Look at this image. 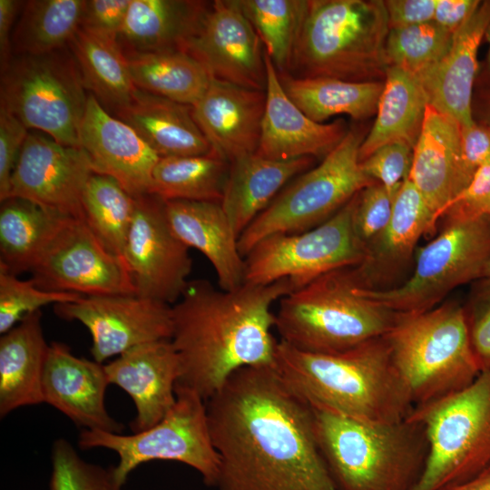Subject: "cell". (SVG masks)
<instances>
[{"label":"cell","mask_w":490,"mask_h":490,"mask_svg":"<svg viewBox=\"0 0 490 490\" xmlns=\"http://www.w3.org/2000/svg\"><path fill=\"white\" fill-rule=\"evenodd\" d=\"M219 490H339L311 408L275 367L243 368L206 401Z\"/></svg>","instance_id":"cell-1"},{"label":"cell","mask_w":490,"mask_h":490,"mask_svg":"<svg viewBox=\"0 0 490 490\" xmlns=\"http://www.w3.org/2000/svg\"><path fill=\"white\" fill-rule=\"evenodd\" d=\"M294 290L286 279L269 285L244 283L234 290L206 279L189 281L172 308L171 341L181 376L177 384L205 401L243 368L275 367L278 341L273 304Z\"/></svg>","instance_id":"cell-2"},{"label":"cell","mask_w":490,"mask_h":490,"mask_svg":"<svg viewBox=\"0 0 490 490\" xmlns=\"http://www.w3.org/2000/svg\"><path fill=\"white\" fill-rule=\"evenodd\" d=\"M275 368L309 407L373 422L405 419L414 404L384 337L338 353L278 341Z\"/></svg>","instance_id":"cell-3"},{"label":"cell","mask_w":490,"mask_h":490,"mask_svg":"<svg viewBox=\"0 0 490 490\" xmlns=\"http://www.w3.org/2000/svg\"><path fill=\"white\" fill-rule=\"evenodd\" d=\"M311 412L319 449L339 490L415 487L428 455L421 424L408 416L373 422L314 408Z\"/></svg>","instance_id":"cell-4"},{"label":"cell","mask_w":490,"mask_h":490,"mask_svg":"<svg viewBox=\"0 0 490 490\" xmlns=\"http://www.w3.org/2000/svg\"><path fill=\"white\" fill-rule=\"evenodd\" d=\"M388 31L384 1L305 0L289 71L296 77L381 81Z\"/></svg>","instance_id":"cell-5"},{"label":"cell","mask_w":490,"mask_h":490,"mask_svg":"<svg viewBox=\"0 0 490 490\" xmlns=\"http://www.w3.org/2000/svg\"><path fill=\"white\" fill-rule=\"evenodd\" d=\"M355 266L328 272L279 300L275 328L281 341L302 351L338 353L387 333L397 313L363 295Z\"/></svg>","instance_id":"cell-6"},{"label":"cell","mask_w":490,"mask_h":490,"mask_svg":"<svg viewBox=\"0 0 490 490\" xmlns=\"http://www.w3.org/2000/svg\"><path fill=\"white\" fill-rule=\"evenodd\" d=\"M384 338L414 407L462 390L481 373L464 307L456 301L397 313Z\"/></svg>","instance_id":"cell-7"},{"label":"cell","mask_w":490,"mask_h":490,"mask_svg":"<svg viewBox=\"0 0 490 490\" xmlns=\"http://www.w3.org/2000/svg\"><path fill=\"white\" fill-rule=\"evenodd\" d=\"M409 418L425 429L428 455L412 490H444L490 463V370L466 387L413 407Z\"/></svg>","instance_id":"cell-8"},{"label":"cell","mask_w":490,"mask_h":490,"mask_svg":"<svg viewBox=\"0 0 490 490\" xmlns=\"http://www.w3.org/2000/svg\"><path fill=\"white\" fill-rule=\"evenodd\" d=\"M176 401L154 426L132 435L83 429L82 449L114 451L118 465L111 468L113 490H121L129 474L152 460L176 461L198 471L208 486H215L220 471L219 455L209 427L206 401L187 387L176 385Z\"/></svg>","instance_id":"cell-9"},{"label":"cell","mask_w":490,"mask_h":490,"mask_svg":"<svg viewBox=\"0 0 490 490\" xmlns=\"http://www.w3.org/2000/svg\"><path fill=\"white\" fill-rule=\"evenodd\" d=\"M362 141L358 131H348L318 166L293 179L240 234V254L245 258L270 235L302 232L322 224L374 183L360 167Z\"/></svg>","instance_id":"cell-10"},{"label":"cell","mask_w":490,"mask_h":490,"mask_svg":"<svg viewBox=\"0 0 490 490\" xmlns=\"http://www.w3.org/2000/svg\"><path fill=\"white\" fill-rule=\"evenodd\" d=\"M1 106L27 128L79 148L88 94L72 52L19 54L1 71Z\"/></svg>","instance_id":"cell-11"},{"label":"cell","mask_w":490,"mask_h":490,"mask_svg":"<svg viewBox=\"0 0 490 490\" xmlns=\"http://www.w3.org/2000/svg\"><path fill=\"white\" fill-rule=\"evenodd\" d=\"M490 262V215L449 220L421 248L412 275L390 289L365 287L367 298L397 313L434 309L456 288L484 277Z\"/></svg>","instance_id":"cell-12"},{"label":"cell","mask_w":490,"mask_h":490,"mask_svg":"<svg viewBox=\"0 0 490 490\" xmlns=\"http://www.w3.org/2000/svg\"><path fill=\"white\" fill-rule=\"evenodd\" d=\"M357 196L311 230L260 240L244 258V283L269 285L286 279L295 290L328 272L359 264L366 250L353 225Z\"/></svg>","instance_id":"cell-13"},{"label":"cell","mask_w":490,"mask_h":490,"mask_svg":"<svg viewBox=\"0 0 490 490\" xmlns=\"http://www.w3.org/2000/svg\"><path fill=\"white\" fill-rule=\"evenodd\" d=\"M30 271L36 285L49 291L84 297L136 295L124 260L80 219L68 220Z\"/></svg>","instance_id":"cell-14"},{"label":"cell","mask_w":490,"mask_h":490,"mask_svg":"<svg viewBox=\"0 0 490 490\" xmlns=\"http://www.w3.org/2000/svg\"><path fill=\"white\" fill-rule=\"evenodd\" d=\"M189 250L171 230L163 201L153 194L135 197L123 260L136 295L176 303L189 283L192 267Z\"/></svg>","instance_id":"cell-15"},{"label":"cell","mask_w":490,"mask_h":490,"mask_svg":"<svg viewBox=\"0 0 490 490\" xmlns=\"http://www.w3.org/2000/svg\"><path fill=\"white\" fill-rule=\"evenodd\" d=\"M54 312L87 328L91 354L101 364L134 347L172 336V308L138 295L83 296L54 305Z\"/></svg>","instance_id":"cell-16"},{"label":"cell","mask_w":490,"mask_h":490,"mask_svg":"<svg viewBox=\"0 0 490 490\" xmlns=\"http://www.w3.org/2000/svg\"><path fill=\"white\" fill-rule=\"evenodd\" d=\"M237 0L209 3L203 17L181 51L200 62L211 78L265 91V51Z\"/></svg>","instance_id":"cell-17"},{"label":"cell","mask_w":490,"mask_h":490,"mask_svg":"<svg viewBox=\"0 0 490 490\" xmlns=\"http://www.w3.org/2000/svg\"><path fill=\"white\" fill-rule=\"evenodd\" d=\"M93 173L90 162L81 148L64 145L48 135L31 132L15 163L7 198L26 199L83 220L82 194Z\"/></svg>","instance_id":"cell-18"},{"label":"cell","mask_w":490,"mask_h":490,"mask_svg":"<svg viewBox=\"0 0 490 490\" xmlns=\"http://www.w3.org/2000/svg\"><path fill=\"white\" fill-rule=\"evenodd\" d=\"M79 148L93 173L112 177L133 197L151 194L160 156L129 124L89 93L79 129Z\"/></svg>","instance_id":"cell-19"},{"label":"cell","mask_w":490,"mask_h":490,"mask_svg":"<svg viewBox=\"0 0 490 490\" xmlns=\"http://www.w3.org/2000/svg\"><path fill=\"white\" fill-rule=\"evenodd\" d=\"M104 368L109 383L121 387L133 401L136 416L131 423L132 433L154 426L176 401L181 366L171 339L134 347Z\"/></svg>","instance_id":"cell-20"},{"label":"cell","mask_w":490,"mask_h":490,"mask_svg":"<svg viewBox=\"0 0 490 490\" xmlns=\"http://www.w3.org/2000/svg\"><path fill=\"white\" fill-rule=\"evenodd\" d=\"M110 385L104 365L74 356L62 342L50 344L43 377V397L83 429L121 434L123 426L106 409Z\"/></svg>","instance_id":"cell-21"},{"label":"cell","mask_w":490,"mask_h":490,"mask_svg":"<svg viewBox=\"0 0 490 490\" xmlns=\"http://www.w3.org/2000/svg\"><path fill=\"white\" fill-rule=\"evenodd\" d=\"M264 59L266 100L256 153L272 160L325 158L347 135L346 122L319 123L310 119L286 93L266 52Z\"/></svg>","instance_id":"cell-22"},{"label":"cell","mask_w":490,"mask_h":490,"mask_svg":"<svg viewBox=\"0 0 490 490\" xmlns=\"http://www.w3.org/2000/svg\"><path fill=\"white\" fill-rule=\"evenodd\" d=\"M265 100V91L211 79L191 110L214 154L230 163L257 152Z\"/></svg>","instance_id":"cell-23"},{"label":"cell","mask_w":490,"mask_h":490,"mask_svg":"<svg viewBox=\"0 0 490 490\" xmlns=\"http://www.w3.org/2000/svg\"><path fill=\"white\" fill-rule=\"evenodd\" d=\"M434 229L433 212L407 178L397 192L387 226L367 246L363 260L355 266L363 287L387 289L407 268L421 236Z\"/></svg>","instance_id":"cell-24"},{"label":"cell","mask_w":490,"mask_h":490,"mask_svg":"<svg viewBox=\"0 0 490 490\" xmlns=\"http://www.w3.org/2000/svg\"><path fill=\"white\" fill-rule=\"evenodd\" d=\"M489 26L490 0H486L455 33L446 54L419 82L428 104L462 126L475 123L472 102L479 71L477 54Z\"/></svg>","instance_id":"cell-25"},{"label":"cell","mask_w":490,"mask_h":490,"mask_svg":"<svg viewBox=\"0 0 490 490\" xmlns=\"http://www.w3.org/2000/svg\"><path fill=\"white\" fill-rule=\"evenodd\" d=\"M164 213L175 237L201 252L212 265L220 289L234 290L244 284L245 260L239 237L220 202L163 201Z\"/></svg>","instance_id":"cell-26"},{"label":"cell","mask_w":490,"mask_h":490,"mask_svg":"<svg viewBox=\"0 0 490 490\" xmlns=\"http://www.w3.org/2000/svg\"><path fill=\"white\" fill-rule=\"evenodd\" d=\"M462 125L427 104L420 135L413 149L408 180L436 216L456 194Z\"/></svg>","instance_id":"cell-27"},{"label":"cell","mask_w":490,"mask_h":490,"mask_svg":"<svg viewBox=\"0 0 490 490\" xmlns=\"http://www.w3.org/2000/svg\"><path fill=\"white\" fill-rule=\"evenodd\" d=\"M312 161L311 157L272 160L255 152L230 163L220 204L239 238L293 179L309 170Z\"/></svg>","instance_id":"cell-28"},{"label":"cell","mask_w":490,"mask_h":490,"mask_svg":"<svg viewBox=\"0 0 490 490\" xmlns=\"http://www.w3.org/2000/svg\"><path fill=\"white\" fill-rule=\"evenodd\" d=\"M50 345L41 310L24 317L0 338V416L44 403L43 377Z\"/></svg>","instance_id":"cell-29"},{"label":"cell","mask_w":490,"mask_h":490,"mask_svg":"<svg viewBox=\"0 0 490 490\" xmlns=\"http://www.w3.org/2000/svg\"><path fill=\"white\" fill-rule=\"evenodd\" d=\"M114 114L135 130L161 158L212 152L193 118L191 106L137 88L131 103Z\"/></svg>","instance_id":"cell-30"},{"label":"cell","mask_w":490,"mask_h":490,"mask_svg":"<svg viewBox=\"0 0 490 490\" xmlns=\"http://www.w3.org/2000/svg\"><path fill=\"white\" fill-rule=\"evenodd\" d=\"M209 3L131 0L119 39L132 52L181 50L197 30Z\"/></svg>","instance_id":"cell-31"},{"label":"cell","mask_w":490,"mask_h":490,"mask_svg":"<svg viewBox=\"0 0 490 490\" xmlns=\"http://www.w3.org/2000/svg\"><path fill=\"white\" fill-rule=\"evenodd\" d=\"M1 202L0 267L17 275L31 270L73 217L19 197Z\"/></svg>","instance_id":"cell-32"},{"label":"cell","mask_w":490,"mask_h":490,"mask_svg":"<svg viewBox=\"0 0 490 490\" xmlns=\"http://www.w3.org/2000/svg\"><path fill=\"white\" fill-rule=\"evenodd\" d=\"M427 104L426 95L417 79L398 67L388 66L377 118L359 147V162L387 143L401 142L414 148Z\"/></svg>","instance_id":"cell-33"},{"label":"cell","mask_w":490,"mask_h":490,"mask_svg":"<svg viewBox=\"0 0 490 490\" xmlns=\"http://www.w3.org/2000/svg\"><path fill=\"white\" fill-rule=\"evenodd\" d=\"M288 96L313 121L346 114L363 120L377 113L384 81L351 82L331 77L279 74Z\"/></svg>","instance_id":"cell-34"},{"label":"cell","mask_w":490,"mask_h":490,"mask_svg":"<svg viewBox=\"0 0 490 490\" xmlns=\"http://www.w3.org/2000/svg\"><path fill=\"white\" fill-rule=\"evenodd\" d=\"M124 54L136 88L179 103L193 106L211 79L200 62L181 50Z\"/></svg>","instance_id":"cell-35"},{"label":"cell","mask_w":490,"mask_h":490,"mask_svg":"<svg viewBox=\"0 0 490 490\" xmlns=\"http://www.w3.org/2000/svg\"><path fill=\"white\" fill-rule=\"evenodd\" d=\"M86 88L113 112L128 105L137 91L118 40L81 28L69 44Z\"/></svg>","instance_id":"cell-36"},{"label":"cell","mask_w":490,"mask_h":490,"mask_svg":"<svg viewBox=\"0 0 490 490\" xmlns=\"http://www.w3.org/2000/svg\"><path fill=\"white\" fill-rule=\"evenodd\" d=\"M230 163L213 152L162 157L152 172L151 194L162 201L220 202Z\"/></svg>","instance_id":"cell-37"},{"label":"cell","mask_w":490,"mask_h":490,"mask_svg":"<svg viewBox=\"0 0 490 490\" xmlns=\"http://www.w3.org/2000/svg\"><path fill=\"white\" fill-rule=\"evenodd\" d=\"M85 0H31L24 4L11 38L19 54L64 49L81 26Z\"/></svg>","instance_id":"cell-38"},{"label":"cell","mask_w":490,"mask_h":490,"mask_svg":"<svg viewBox=\"0 0 490 490\" xmlns=\"http://www.w3.org/2000/svg\"><path fill=\"white\" fill-rule=\"evenodd\" d=\"M83 220L113 254L123 259L135 197L112 177L93 173L82 194Z\"/></svg>","instance_id":"cell-39"},{"label":"cell","mask_w":490,"mask_h":490,"mask_svg":"<svg viewBox=\"0 0 490 490\" xmlns=\"http://www.w3.org/2000/svg\"><path fill=\"white\" fill-rule=\"evenodd\" d=\"M279 74L289 73L305 0H237Z\"/></svg>","instance_id":"cell-40"},{"label":"cell","mask_w":490,"mask_h":490,"mask_svg":"<svg viewBox=\"0 0 490 490\" xmlns=\"http://www.w3.org/2000/svg\"><path fill=\"white\" fill-rule=\"evenodd\" d=\"M454 34L434 21L389 29L386 41L387 64L420 82L446 54Z\"/></svg>","instance_id":"cell-41"},{"label":"cell","mask_w":490,"mask_h":490,"mask_svg":"<svg viewBox=\"0 0 490 490\" xmlns=\"http://www.w3.org/2000/svg\"><path fill=\"white\" fill-rule=\"evenodd\" d=\"M82 297L43 289L33 279H20L16 274L0 267V333L7 332L24 317L44 306L74 302Z\"/></svg>","instance_id":"cell-42"},{"label":"cell","mask_w":490,"mask_h":490,"mask_svg":"<svg viewBox=\"0 0 490 490\" xmlns=\"http://www.w3.org/2000/svg\"><path fill=\"white\" fill-rule=\"evenodd\" d=\"M50 490H113L111 468L85 462L64 438L54 442Z\"/></svg>","instance_id":"cell-43"},{"label":"cell","mask_w":490,"mask_h":490,"mask_svg":"<svg viewBox=\"0 0 490 490\" xmlns=\"http://www.w3.org/2000/svg\"><path fill=\"white\" fill-rule=\"evenodd\" d=\"M397 192L375 181L358 193L353 225L365 250L387 226Z\"/></svg>","instance_id":"cell-44"},{"label":"cell","mask_w":490,"mask_h":490,"mask_svg":"<svg viewBox=\"0 0 490 490\" xmlns=\"http://www.w3.org/2000/svg\"><path fill=\"white\" fill-rule=\"evenodd\" d=\"M472 349L482 371L490 370V276L472 282L463 305Z\"/></svg>","instance_id":"cell-45"},{"label":"cell","mask_w":490,"mask_h":490,"mask_svg":"<svg viewBox=\"0 0 490 490\" xmlns=\"http://www.w3.org/2000/svg\"><path fill=\"white\" fill-rule=\"evenodd\" d=\"M413 149L401 142L385 144L360 162V167L369 179L397 192L409 176Z\"/></svg>","instance_id":"cell-46"},{"label":"cell","mask_w":490,"mask_h":490,"mask_svg":"<svg viewBox=\"0 0 490 490\" xmlns=\"http://www.w3.org/2000/svg\"><path fill=\"white\" fill-rule=\"evenodd\" d=\"M490 215V162L482 165L469 184L438 212L441 219L469 220Z\"/></svg>","instance_id":"cell-47"},{"label":"cell","mask_w":490,"mask_h":490,"mask_svg":"<svg viewBox=\"0 0 490 490\" xmlns=\"http://www.w3.org/2000/svg\"><path fill=\"white\" fill-rule=\"evenodd\" d=\"M27 127L0 105V200L8 197L10 180L28 135Z\"/></svg>","instance_id":"cell-48"},{"label":"cell","mask_w":490,"mask_h":490,"mask_svg":"<svg viewBox=\"0 0 490 490\" xmlns=\"http://www.w3.org/2000/svg\"><path fill=\"white\" fill-rule=\"evenodd\" d=\"M488 162L490 128L475 122L470 126H462L456 194L469 184L475 172Z\"/></svg>","instance_id":"cell-49"},{"label":"cell","mask_w":490,"mask_h":490,"mask_svg":"<svg viewBox=\"0 0 490 490\" xmlns=\"http://www.w3.org/2000/svg\"><path fill=\"white\" fill-rule=\"evenodd\" d=\"M131 0L85 1L80 28L118 40Z\"/></svg>","instance_id":"cell-50"},{"label":"cell","mask_w":490,"mask_h":490,"mask_svg":"<svg viewBox=\"0 0 490 490\" xmlns=\"http://www.w3.org/2000/svg\"><path fill=\"white\" fill-rule=\"evenodd\" d=\"M437 0L384 1L389 29L433 22Z\"/></svg>","instance_id":"cell-51"},{"label":"cell","mask_w":490,"mask_h":490,"mask_svg":"<svg viewBox=\"0 0 490 490\" xmlns=\"http://www.w3.org/2000/svg\"><path fill=\"white\" fill-rule=\"evenodd\" d=\"M480 0H437L434 22L455 34L475 12Z\"/></svg>","instance_id":"cell-52"},{"label":"cell","mask_w":490,"mask_h":490,"mask_svg":"<svg viewBox=\"0 0 490 490\" xmlns=\"http://www.w3.org/2000/svg\"><path fill=\"white\" fill-rule=\"evenodd\" d=\"M21 1L0 0V61L1 71L5 70L12 60L11 29L14 25Z\"/></svg>","instance_id":"cell-53"},{"label":"cell","mask_w":490,"mask_h":490,"mask_svg":"<svg viewBox=\"0 0 490 490\" xmlns=\"http://www.w3.org/2000/svg\"><path fill=\"white\" fill-rule=\"evenodd\" d=\"M475 103H472L474 121L490 128V90L480 89Z\"/></svg>","instance_id":"cell-54"},{"label":"cell","mask_w":490,"mask_h":490,"mask_svg":"<svg viewBox=\"0 0 490 490\" xmlns=\"http://www.w3.org/2000/svg\"><path fill=\"white\" fill-rule=\"evenodd\" d=\"M444 490H490V463L470 479Z\"/></svg>","instance_id":"cell-55"},{"label":"cell","mask_w":490,"mask_h":490,"mask_svg":"<svg viewBox=\"0 0 490 490\" xmlns=\"http://www.w3.org/2000/svg\"><path fill=\"white\" fill-rule=\"evenodd\" d=\"M488 42L489 48L486 55V59L484 63V67L481 69L480 74H477L480 89L490 90V26L485 36Z\"/></svg>","instance_id":"cell-56"},{"label":"cell","mask_w":490,"mask_h":490,"mask_svg":"<svg viewBox=\"0 0 490 490\" xmlns=\"http://www.w3.org/2000/svg\"><path fill=\"white\" fill-rule=\"evenodd\" d=\"M484 276H490V262L485 270Z\"/></svg>","instance_id":"cell-57"}]
</instances>
